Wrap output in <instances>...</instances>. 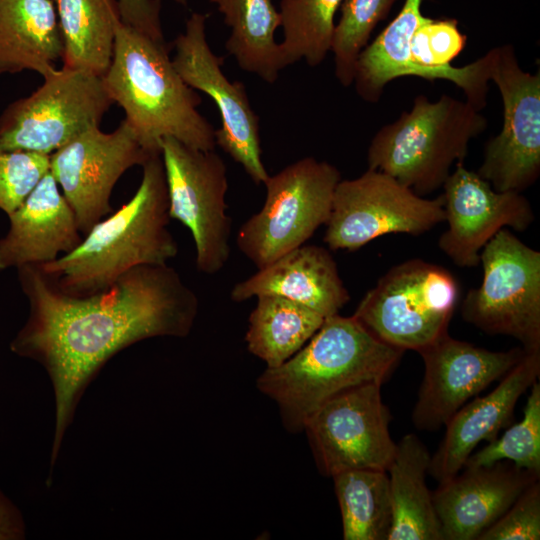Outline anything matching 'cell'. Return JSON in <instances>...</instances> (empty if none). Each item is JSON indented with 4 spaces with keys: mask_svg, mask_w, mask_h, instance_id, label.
Here are the masks:
<instances>
[{
    "mask_svg": "<svg viewBox=\"0 0 540 540\" xmlns=\"http://www.w3.org/2000/svg\"><path fill=\"white\" fill-rule=\"evenodd\" d=\"M17 274L29 315L10 349L40 363L51 379L54 463L79 398L103 364L141 340L187 336L199 301L167 264L134 267L106 289L85 296L59 289L39 265L21 266Z\"/></svg>",
    "mask_w": 540,
    "mask_h": 540,
    "instance_id": "1",
    "label": "cell"
},
{
    "mask_svg": "<svg viewBox=\"0 0 540 540\" xmlns=\"http://www.w3.org/2000/svg\"><path fill=\"white\" fill-rule=\"evenodd\" d=\"M134 196L96 223L71 252L39 265L62 291L85 296L102 291L140 265H163L178 253L168 229V191L161 154L143 165Z\"/></svg>",
    "mask_w": 540,
    "mask_h": 540,
    "instance_id": "2",
    "label": "cell"
},
{
    "mask_svg": "<svg viewBox=\"0 0 540 540\" xmlns=\"http://www.w3.org/2000/svg\"><path fill=\"white\" fill-rule=\"evenodd\" d=\"M403 352L378 339L353 316L335 314L325 318L291 358L266 368L256 384L276 402L284 427L298 433L332 397L360 385L383 384Z\"/></svg>",
    "mask_w": 540,
    "mask_h": 540,
    "instance_id": "3",
    "label": "cell"
},
{
    "mask_svg": "<svg viewBox=\"0 0 540 540\" xmlns=\"http://www.w3.org/2000/svg\"><path fill=\"white\" fill-rule=\"evenodd\" d=\"M113 102L141 146L161 154L166 137L203 151L215 150V130L198 111L200 95L180 77L166 43L119 22L110 66L102 77Z\"/></svg>",
    "mask_w": 540,
    "mask_h": 540,
    "instance_id": "4",
    "label": "cell"
},
{
    "mask_svg": "<svg viewBox=\"0 0 540 540\" xmlns=\"http://www.w3.org/2000/svg\"><path fill=\"white\" fill-rule=\"evenodd\" d=\"M475 106L442 94L418 95L409 111L374 135L368 169L383 172L423 196L442 187L454 164L463 163L470 141L487 127Z\"/></svg>",
    "mask_w": 540,
    "mask_h": 540,
    "instance_id": "5",
    "label": "cell"
},
{
    "mask_svg": "<svg viewBox=\"0 0 540 540\" xmlns=\"http://www.w3.org/2000/svg\"><path fill=\"white\" fill-rule=\"evenodd\" d=\"M458 299L447 269L412 259L388 270L352 316L381 341L418 352L448 332Z\"/></svg>",
    "mask_w": 540,
    "mask_h": 540,
    "instance_id": "6",
    "label": "cell"
},
{
    "mask_svg": "<svg viewBox=\"0 0 540 540\" xmlns=\"http://www.w3.org/2000/svg\"><path fill=\"white\" fill-rule=\"evenodd\" d=\"M340 180L334 165L313 157L269 175L264 183L265 202L241 225L237 247L261 269L303 245L327 223Z\"/></svg>",
    "mask_w": 540,
    "mask_h": 540,
    "instance_id": "7",
    "label": "cell"
},
{
    "mask_svg": "<svg viewBox=\"0 0 540 540\" xmlns=\"http://www.w3.org/2000/svg\"><path fill=\"white\" fill-rule=\"evenodd\" d=\"M480 263L483 279L467 292L462 318L515 338L527 351L540 350V252L504 228L483 247Z\"/></svg>",
    "mask_w": 540,
    "mask_h": 540,
    "instance_id": "8",
    "label": "cell"
},
{
    "mask_svg": "<svg viewBox=\"0 0 540 540\" xmlns=\"http://www.w3.org/2000/svg\"><path fill=\"white\" fill-rule=\"evenodd\" d=\"M113 103L101 76L56 69L37 90L12 102L0 115V149L51 155L99 127Z\"/></svg>",
    "mask_w": 540,
    "mask_h": 540,
    "instance_id": "9",
    "label": "cell"
},
{
    "mask_svg": "<svg viewBox=\"0 0 540 540\" xmlns=\"http://www.w3.org/2000/svg\"><path fill=\"white\" fill-rule=\"evenodd\" d=\"M444 221L442 194L427 199L393 177L367 169L337 184L323 240L332 250L353 251L386 234L419 235Z\"/></svg>",
    "mask_w": 540,
    "mask_h": 540,
    "instance_id": "10",
    "label": "cell"
},
{
    "mask_svg": "<svg viewBox=\"0 0 540 540\" xmlns=\"http://www.w3.org/2000/svg\"><path fill=\"white\" fill-rule=\"evenodd\" d=\"M161 157L169 216L190 230L198 271L216 274L230 256L232 222L226 213L225 163L215 150L195 149L171 137L162 139Z\"/></svg>",
    "mask_w": 540,
    "mask_h": 540,
    "instance_id": "11",
    "label": "cell"
},
{
    "mask_svg": "<svg viewBox=\"0 0 540 540\" xmlns=\"http://www.w3.org/2000/svg\"><path fill=\"white\" fill-rule=\"evenodd\" d=\"M380 383L348 389L322 404L305 422L319 472L325 476L356 469L387 471L396 450L391 415Z\"/></svg>",
    "mask_w": 540,
    "mask_h": 540,
    "instance_id": "12",
    "label": "cell"
},
{
    "mask_svg": "<svg viewBox=\"0 0 540 540\" xmlns=\"http://www.w3.org/2000/svg\"><path fill=\"white\" fill-rule=\"evenodd\" d=\"M492 51L490 81L501 95L503 123L477 173L496 191L522 192L540 174V72L524 71L511 44Z\"/></svg>",
    "mask_w": 540,
    "mask_h": 540,
    "instance_id": "13",
    "label": "cell"
},
{
    "mask_svg": "<svg viewBox=\"0 0 540 540\" xmlns=\"http://www.w3.org/2000/svg\"><path fill=\"white\" fill-rule=\"evenodd\" d=\"M209 14L193 12L185 31L173 42L172 64L184 82L204 92L215 103L221 127L215 130L216 145L239 163L256 184L269 174L262 161L259 117L252 109L245 85L230 81L221 66L224 58L211 50L206 36Z\"/></svg>",
    "mask_w": 540,
    "mask_h": 540,
    "instance_id": "14",
    "label": "cell"
},
{
    "mask_svg": "<svg viewBox=\"0 0 540 540\" xmlns=\"http://www.w3.org/2000/svg\"><path fill=\"white\" fill-rule=\"evenodd\" d=\"M151 156L125 120L111 133L91 128L50 155V173L83 235L113 212L110 198L119 178Z\"/></svg>",
    "mask_w": 540,
    "mask_h": 540,
    "instance_id": "15",
    "label": "cell"
},
{
    "mask_svg": "<svg viewBox=\"0 0 540 540\" xmlns=\"http://www.w3.org/2000/svg\"><path fill=\"white\" fill-rule=\"evenodd\" d=\"M527 352L491 351L452 338L448 332L418 351L424 376L412 413L419 430H437L470 399L501 379Z\"/></svg>",
    "mask_w": 540,
    "mask_h": 540,
    "instance_id": "16",
    "label": "cell"
},
{
    "mask_svg": "<svg viewBox=\"0 0 540 540\" xmlns=\"http://www.w3.org/2000/svg\"><path fill=\"white\" fill-rule=\"evenodd\" d=\"M442 187L448 227L438 246L457 266H477L483 247L500 230L525 231L534 221L531 204L521 192L496 191L463 163L456 164Z\"/></svg>",
    "mask_w": 540,
    "mask_h": 540,
    "instance_id": "17",
    "label": "cell"
},
{
    "mask_svg": "<svg viewBox=\"0 0 540 540\" xmlns=\"http://www.w3.org/2000/svg\"><path fill=\"white\" fill-rule=\"evenodd\" d=\"M432 493L443 540H475L539 477L513 463L464 467Z\"/></svg>",
    "mask_w": 540,
    "mask_h": 540,
    "instance_id": "18",
    "label": "cell"
},
{
    "mask_svg": "<svg viewBox=\"0 0 540 540\" xmlns=\"http://www.w3.org/2000/svg\"><path fill=\"white\" fill-rule=\"evenodd\" d=\"M540 374V350L525 355L485 396L464 404L445 424L444 437L431 456L429 475L439 484L457 475L481 441L491 442L511 420L518 399Z\"/></svg>",
    "mask_w": 540,
    "mask_h": 540,
    "instance_id": "19",
    "label": "cell"
},
{
    "mask_svg": "<svg viewBox=\"0 0 540 540\" xmlns=\"http://www.w3.org/2000/svg\"><path fill=\"white\" fill-rule=\"evenodd\" d=\"M7 216L9 229L0 238V270L54 261L75 249L84 236L50 171Z\"/></svg>",
    "mask_w": 540,
    "mask_h": 540,
    "instance_id": "20",
    "label": "cell"
},
{
    "mask_svg": "<svg viewBox=\"0 0 540 540\" xmlns=\"http://www.w3.org/2000/svg\"><path fill=\"white\" fill-rule=\"evenodd\" d=\"M264 294L282 296L325 318L338 314L350 299L329 251L304 244L235 284L230 297L239 303Z\"/></svg>",
    "mask_w": 540,
    "mask_h": 540,
    "instance_id": "21",
    "label": "cell"
},
{
    "mask_svg": "<svg viewBox=\"0 0 540 540\" xmlns=\"http://www.w3.org/2000/svg\"><path fill=\"white\" fill-rule=\"evenodd\" d=\"M63 53L52 0H0V74L31 70L44 78Z\"/></svg>",
    "mask_w": 540,
    "mask_h": 540,
    "instance_id": "22",
    "label": "cell"
},
{
    "mask_svg": "<svg viewBox=\"0 0 540 540\" xmlns=\"http://www.w3.org/2000/svg\"><path fill=\"white\" fill-rule=\"evenodd\" d=\"M431 455L413 433L396 443L387 469L392 525L387 540H443L426 477Z\"/></svg>",
    "mask_w": 540,
    "mask_h": 540,
    "instance_id": "23",
    "label": "cell"
},
{
    "mask_svg": "<svg viewBox=\"0 0 540 540\" xmlns=\"http://www.w3.org/2000/svg\"><path fill=\"white\" fill-rule=\"evenodd\" d=\"M230 27L225 43L239 67L273 83L287 67L275 31L281 17L272 0H210Z\"/></svg>",
    "mask_w": 540,
    "mask_h": 540,
    "instance_id": "24",
    "label": "cell"
},
{
    "mask_svg": "<svg viewBox=\"0 0 540 540\" xmlns=\"http://www.w3.org/2000/svg\"><path fill=\"white\" fill-rule=\"evenodd\" d=\"M61 31L63 67L103 77L121 22L117 0H52Z\"/></svg>",
    "mask_w": 540,
    "mask_h": 540,
    "instance_id": "25",
    "label": "cell"
},
{
    "mask_svg": "<svg viewBox=\"0 0 540 540\" xmlns=\"http://www.w3.org/2000/svg\"><path fill=\"white\" fill-rule=\"evenodd\" d=\"M422 0H405L396 17L366 45L358 56L353 84L366 102H377L386 85L401 77H420V69L410 57V41L427 19Z\"/></svg>",
    "mask_w": 540,
    "mask_h": 540,
    "instance_id": "26",
    "label": "cell"
},
{
    "mask_svg": "<svg viewBox=\"0 0 540 540\" xmlns=\"http://www.w3.org/2000/svg\"><path fill=\"white\" fill-rule=\"evenodd\" d=\"M324 320L316 311L282 296L259 295L249 316L247 349L267 368L278 367L309 341Z\"/></svg>",
    "mask_w": 540,
    "mask_h": 540,
    "instance_id": "27",
    "label": "cell"
},
{
    "mask_svg": "<svg viewBox=\"0 0 540 540\" xmlns=\"http://www.w3.org/2000/svg\"><path fill=\"white\" fill-rule=\"evenodd\" d=\"M344 540H387L392 508L387 471L356 469L332 477Z\"/></svg>",
    "mask_w": 540,
    "mask_h": 540,
    "instance_id": "28",
    "label": "cell"
},
{
    "mask_svg": "<svg viewBox=\"0 0 540 540\" xmlns=\"http://www.w3.org/2000/svg\"><path fill=\"white\" fill-rule=\"evenodd\" d=\"M342 0H280L286 65L301 59L315 67L331 52L335 14Z\"/></svg>",
    "mask_w": 540,
    "mask_h": 540,
    "instance_id": "29",
    "label": "cell"
},
{
    "mask_svg": "<svg viewBox=\"0 0 540 540\" xmlns=\"http://www.w3.org/2000/svg\"><path fill=\"white\" fill-rule=\"evenodd\" d=\"M510 461L516 467L540 476V384L533 383L520 422L509 427L501 437L471 454L464 467L490 466ZM463 467V468H464Z\"/></svg>",
    "mask_w": 540,
    "mask_h": 540,
    "instance_id": "30",
    "label": "cell"
},
{
    "mask_svg": "<svg viewBox=\"0 0 540 540\" xmlns=\"http://www.w3.org/2000/svg\"><path fill=\"white\" fill-rule=\"evenodd\" d=\"M397 0H342L331 52L335 76L344 87L353 84L356 62L376 25Z\"/></svg>",
    "mask_w": 540,
    "mask_h": 540,
    "instance_id": "31",
    "label": "cell"
},
{
    "mask_svg": "<svg viewBox=\"0 0 540 540\" xmlns=\"http://www.w3.org/2000/svg\"><path fill=\"white\" fill-rule=\"evenodd\" d=\"M50 171V155L0 149V210L14 212Z\"/></svg>",
    "mask_w": 540,
    "mask_h": 540,
    "instance_id": "32",
    "label": "cell"
},
{
    "mask_svg": "<svg viewBox=\"0 0 540 540\" xmlns=\"http://www.w3.org/2000/svg\"><path fill=\"white\" fill-rule=\"evenodd\" d=\"M479 540L540 539V483L530 484Z\"/></svg>",
    "mask_w": 540,
    "mask_h": 540,
    "instance_id": "33",
    "label": "cell"
},
{
    "mask_svg": "<svg viewBox=\"0 0 540 540\" xmlns=\"http://www.w3.org/2000/svg\"><path fill=\"white\" fill-rule=\"evenodd\" d=\"M122 23L159 43H166L162 31L161 0H117Z\"/></svg>",
    "mask_w": 540,
    "mask_h": 540,
    "instance_id": "34",
    "label": "cell"
},
{
    "mask_svg": "<svg viewBox=\"0 0 540 540\" xmlns=\"http://www.w3.org/2000/svg\"><path fill=\"white\" fill-rule=\"evenodd\" d=\"M23 518L16 506L0 491V540L24 538Z\"/></svg>",
    "mask_w": 540,
    "mask_h": 540,
    "instance_id": "35",
    "label": "cell"
},
{
    "mask_svg": "<svg viewBox=\"0 0 540 540\" xmlns=\"http://www.w3.org/2000/svg\"><path fill=\"white\" fill-rule=\"evenodd\" d=\"M175 1L181 5H186L187 3V0H175Z\"/></svg>",
    "mask_w": 540,
    "mask_h": 540,
    "instance_id": "36",
    "label": "cell"
}]
</instances>
